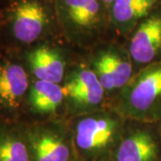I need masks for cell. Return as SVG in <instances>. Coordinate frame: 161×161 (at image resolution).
Here are the masks:
<instances>
[{
	"label": "cell",
	"mask_w": 161,
	"mask_h": 161,
	"mask_svg": "<svg viewBox=\"0 0 161 161\" xmlns=\"http://www.w3.org/2000/svg\"><path fill=\"white\" fill-rule=\"evenodd\" d=\"M78 161H111L127 118L108 107L71 118Z\"/></svg>",
	"instance_id": "3957f363"
},
{
	"label": "cell",
	"mask_w": 161,
	"mask_h": 161,
	"mask_svg": "<svg viewBox=\"0 0 161 161\" xmlns=\"http://www.w3.org/2000/svg\"><path fill=\"white\" fill-rule=\"evenodd\" d=\"M7 1H9V0H0V6H1V5H3V4H5L6 2H7Z\"/></svg>",
	"instance_id": "2e32d148"
},
{
	"label": "cell",
	"mask_w": 161,
	"mask_h": 161,
	"mask_svg": "<svg viewBox=\"0 0 161 161\" xmlns=\"http://www.w3.org/2000/svg\"><path fill=\"white\" fill-rule=\"evenodd\" d=\"M109 107L127 119L161 121V60L137 71Z\"/></svg>",
	"instance_id": "277c9868"
},
{
	"label": "cell",
	"mask_w": 161,
	"mask_h": 161,
	"mask_svg": "<svg viewBox=\"0 0 161 161\" xmlns=\"http://www.w3.org/2000/svg\"><path fill=\"white\" fill-rule=\"evenodd\" d=\"M160 6L161 0H114L109 6L110 38L125 42L139 23Z\"/></svg>",
	"instance_id": "4fadbf2b"
},
{
	"label": "cell",
	"mask_w": 161,
	"mask_h": 161,
	"mask_svg": "<svg viewBox=\"0 0 161 161\" xmlns=\"http://www.w3.org/2000/svg\"><path fill=\"white\" fill-rule=\"evenodd\" d=\"M98 77L108 104L126 86L135 74L134 65L125 44L108 38L82 55Z\"/></svg>",
	"instance_id": "5b68a950"
},
{
	"label": "cell",
	"mask_w": 161,
	"mask_h": 161,
	"mask_svg": "<svg viewBox=\"0 0 161 161\" xmlns=\"http://www.w3.org/2000/svg\"><path fill=\"white\" fill-rule=\"evenodd\" d=\"M31 80L21 52L0 46V119H23Z\"/></svg>",
	"instance_id": "ba28073f"
},
{
	"label": "cell",
	"mask_w": 161,
	"mask_h": 161,
	"mask_svg": "<svg viewBox=\"0 0 161 161\" xmlns=\"http://www.w3.org/2000/svg\"><path fill=\"white\" fill-rule=\"evenodd\" d=\"M62 88L67 119L109 107L103 87L82 55L71 66Z\"/></svg>",
	"instance_id": "8992f818"
},
{
	"label": "cell",
	"mask_w": 161,
	"mask_h": 161,
	"mask_svg": "<svg viewBox=\"0 0 161 161\" xmlns=\"http://www.w3.org/2000/svg\"><path fill=\"white\" fill-rule=\"evenodd\" d=\"M67 118L61 84L32 79L27 93L23 120L32 122Z\"/></svg>",
	"instance_id": "7c38bea8"
},
{
	"label": "cell",
	"mask_w": 161,
	"mask_h": 161,
	"mask_svg": "<svg viewBox=\"0 0 161 161\" xmlns=\"http://www.w3.org/2000/svg\"><path fill=\"white\" fill-rule=\"evenodd\" d=\"M0 161H31L23 119H0Z\"/></svg>",
	"instance_id": "5bb4252c"
},
{
	"label": "cell",
	"mask_w": 161,
	"mask_h": 161,
	"mask_svg": "<svg viewBox=\"0 0 161 161\" xmlns=\"http://www.w3.org/2000/svg\"><path fill=\"white\" fill-rule=\"evenodd\" d=\"M102 1H103L104 3H105V4H106L107 6H108V7H109L110 5L112 4V2H113L114 0H102Z\"/></svg>",
	"instance_id": "9a60e30c"
},
{
	"label": "cell",
	"mask_w": 161,
	"mask_h": 161,
	"mask_svg": "<svg viewBox=\"0 0 161 161\" xmlns=\"http://www.w3.org/2000/svg\"><path fill=\"white\" fill-rule=\"evenodd\" d=\"M111 161H161V124L128 119Z\"/></svg>",
	"instance_id": "30bf717a"
},
{
	"label": "cell",
	"mask_w": 161,
	"mask_h": 161,
	"mask_svg": "<svg viewBox=\"0 0 161 161\" xmlns=\"http://www.w3.org/2000/svg\"><path fill=\"white\" fill-rule=\"evenodd\" d=\"M160 124H161V121H160Z\"/></svg>",
	"instance_id": "e0dca14e"
},
{
	"label": "cell",
	"mask_w": 161,
	"mask_h": 161,
	"mask_svg": "<svg viewBox=\"0 0 161 161\" xmlns=\"http://www.w3.org/2000/svg\"><path fill=\"white\" fill-rule=\"evenodd\" d=\"M20 52L32 79L61 85L79 56L62 38L42 41Z\"/></svg>",
	"instance_id": "9c48e42d"
},
{
	"label": "cell",
	"mask_w": 161,
	"mask_h": 161,
	"mask_svg": "<svg viewBox=\"0 0 161 161\" xmlns=\"http://www.w3.org/2000/svg\"><path fill=\"white\" fill-rule=\"evenodd\" d=\"M23 121L31 161H78L69 119Z\"/></svg>",
	"instance_id": "52a82bcc"
},
{
	"label": "cell",
	"mask_w": 161,
	"mask_h": 161,
	"mask_svg": "<svg viewBox=\"0 0 161 161\" xmlns=\"http://www.w3.org/2000/svg\"><path fill=\"white\" fill-rule=\"evenodd\" d=\"M135 73L161 60V6L139 23L124 42Z\"/></svg>",
	"instance_id": "8fae6325"
},
{
	"label": "cell",
	"mask_w": 161,
	"mask_h": 161,
	"mask_svg": "<svg viewBox=\"0 0 161 161\" xmlns=\"http://www.w3.org/2000/svg\"><path fill=\"white\" fill-rule=\"evenodd\" d=\"M62 38L55 0H9L0 6V46L22 51Z\"/></svg>",
	"instance_id": "6da1fadb"
},
{
	"label": "cell",
	"mask_w": 161,
	"mask_h": 161,
	"mask_svg": "<svg viewBox=\"0 0 161 161\" xmlns=\"http://www.w3.org/2000/svg\"><path fill=\"white\" fill-rule=\"evenodd\" d=\"M55 7L60 35L75 50L110 38L109 7L102 0H55Z\"/></svg>",
	"instance_id": "7a4b0ae2"
}]
</instances>
